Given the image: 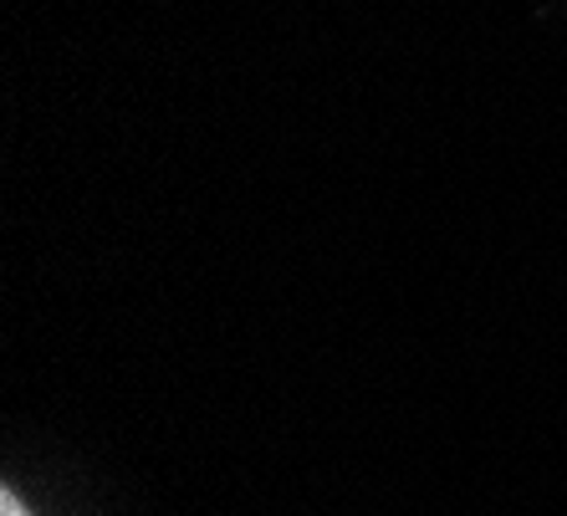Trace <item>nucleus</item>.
I'll use <instances>...</instances> for the list:
<instances>
[{
  "label": "nucleus",
  "mask_w": 567,
  "mask_h": 516,
  "mask_svg": "<svg viewBox=\"0 0 567 516\" xmlns=\"http://www.w3.org/2000/svg\"><path fill=\"white\" fill-rule=\"evenodd\" d=\"M0 516H31V506L21 502L11 486H6V491H0Z\"/></svg>",
  "instance_id": "nucleus-1"
}]
</instances>
